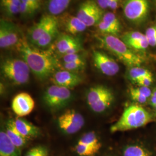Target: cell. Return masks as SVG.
I'll use <instances>...</instances> for the list:
<instances>
[{
	"label": "cell",
	"instance_id": "74e56055",
	"mask_svg": "<svg viewBox=\"0 0 156 156\" xmlns=\"http://www.w3.org/2000/svg\"><path fill=\"white\" fill-rule=\"evenodd\" d=\"M112 0H96V2L98 5L103 10L109 8L111 3Z\"/></svg>",
	"mask_w": 156,
	"mask_h": 156
},
{
	"label": "cell",
	"instance_id": "4316f807",
	"mask_svg": "<svg viewBox=\"0 0 156 156\" xmlns=\"http://www.w3.org/2000/svg\"><path fill=\"white\" fill-rule=\"evenodd\" d=\"M20 3L1 2V7L6 16L13 17L19 14Z\"/></svg>",
	"mask_w": 156,
	"mask_h": 156
},
{
	"label": "cell",
	"instance_id": "5bb4252c",
	"mask_svg": "<svg viewBox=\"0 0 156 156\" xmlns=\"http://www.w3.org/2000/svg\"><path fill=\"white\" fill-rule=\"evenodd\" d=\"M57 18V16L49 14L41 17L38 22L28 29L27 36L29 42L32 45H35Z\"/></svg>",
	"mask_w": 156,
	"mask_h": 156
},
{
	"label": "cell",
	"instance_id": "d6986e66",
	"mask_svg": "<svg viewBox=\"0 0 156 156\" xmlns=\"http://www.w3.org/2000/svg\"><path fill=\"white\" fill-rule=\"evenodd\" d=\"M59 27V20L57 18L56 20L50 25V27L46 31L37 44L34 46H35L39 49H44L49 46L58 36Z\"/></svg>",
	"mask_w": 156,
	"mask_h": 156
},
{
	"label": "cell",
	"instance_id": "7c38bea8",
	"mask_svg": "<svg viewBox=\"0 0 156 156\" xmlns=\"http://www.w3.org/2000/svg\"><path fill=\"white\" fill-rule=\"evenodd\" d=\"M55 48L57 52L62 56L80 53L83 46L81 41L68 34H61L55 40Z\"/></svg>",
	"mask_w": 156,
	"mask_h": 156
},
{
	"label": "cell",
	"instance_id": "484cf974",
	"mask_svg": "<svg viewBox=\"0 0 156 156\" xmlns=\"http://www.w3.org/2000/svg\"><path fill=\"white\" fill-rule=\"evenodd\" d=\"M101 20L106 23L113 28L117 34L120 33L122 30V25L120 20L116 15L112 12H107L105 13L102 17Z\"/></svg>",
	"mask_w": 156,
	"mask_h": 156
},
{
	"label": "cell",
	"instance_id": "9c48e42d",
	"mask_svg": "<svg viewBox=\"0 0 156 156\" xmlns=\"http://www.w3.org/2000/svg\"><path fill=\"white\" fill-rule=\"evenodd\" d=\"M59 128L64 133L74 134L79 131L84 125L83 116L73 109H69L60 115L57 120Z\"/></svg>",
	"mask_w": 156,
	"mask_h": 156
},
{
	"label": "cell",
	"instance_id": "9a60e30c",
	"mask_svg": "<svg viewBox=\"0 0 156 156\" xmlns=\"http://www.w3.org/2000/svg\"><path fill=\"white\" fill-rule=\"evenodd\" d=\"M51 81L55 85L69 89L80 84L82 78L77 73L63 69L54 73L51 76Z\"/></svg>",
	"mask_w": 156,
	"mask_h": 156
},
{
	"label": "cell",
	"instance_id": "d6a6232c",
	"mask_svg": "<svg viewBox=\"0 0 156 156\" xmlns=\"http://www.w3.org/2000/svg\"><path fill=\"white\" fill-rule=\"evenodd\" d=\"M84 60V58L83 56L80 53L66 55L62 57V62H79V61H82Z\"/></svg>",
	"mask_w": 156,
	"mask_h": 156
},
{
	"label": "cell",
	"instance_id": "277c9868",
	"mask_svg": "<svg viewBox=\"0 0 156 156\" xmlns=\"http://www.w3.org/2000/svg\"><path fill=\"white\" fill-rule=\"evenodd\" d=\"M30 69L23 59L6 58L1 64V72L12 83L22 85L29 80Z\"/></svg>",
	"mask_w": 156,
	"mask_h": 156
},
{
	"label": "cell",
	"instance_id": "30bf717a",
	"mask_svg": "<svg viewBox=\"0 0 156 156\" xmlns=\"http://www.w3.org/2000/svg\"><path fill=\"white\" fill-rule=\"evenodd\" d=\"M92 57L94 66L102 74L113 76L119 72L120 67L118 63L105 52L94 50Z\"/></svg>",
	"mask_w": 156,
	"mask_h": 156
},
{
	"label": "cell",
	"instance_id": "f35d334b",
	"mask_svg": "<svg viewBox=\"0 0 156 156\" xmlns=\"http://www.w3.org/2000/svg\"><path fill=\"white\" fill-rule=\"evenodd\" d=\"M151 104L153 107H154L156 105V89L153 91L152 94L150 98Z\"/></svg>",
	"mask_w": 156,
	"mask_h": 156
},
{
	"label": "cell",
	"instance_id": "2e32d148",
	"mask_svg": "<svg viewBox=\"0 0 156 156\" xmlns=\"http://www.w3.org/2000/svg\"><path fill=\"white\" fill-rule=\"evenodd\" d=\"M121 39L129 48L134 51L145 50L150 46L145 34L138 31H131L125 33L122 35Z\"/></svg>",
	"mask_w": 156,
	"mask_h": 156
},
{
	"label": "cell",
	"instance_id": "ac0fdd59",
	"mask_svg": "<svg viewBox=\"0 0 156 156\" xmlns=\"http://www.w3.org/2000/svg\"><path fill=\"white\" fill-rule=\"evenodd\" d=\"M12 122L17 130L27 140L36 138L40 134L39 128L26 119L17 117Z\"/></svg>",
	"mask_w": 156,
	"mask_h": 156
},
{
	"label": "cell",
	"instance_id": "f546056e",
	"mask_svg": "<svg viewBox=\"0 0 156 156\" xmlns=\"http://www.w3.org/2000/svg\"><path fill=\"white\" fill-rule=\"evenodd\" d=\"M49 151L48 148L43 145L35 146L27 152L25 156H48Z\"/></svg>",
	"mask_w": 156,
	"mask_h": 156
},
{
	"label": "cell",
	"instance_id": "cb8c5ba5",
	"mask_svg": "<svg viewBox=\"0 0 156 156\" xmlns=\"http://www.w3.org/2000/svg\"><path fill=\"white\" fill-rule=\"evenodd\" d=\"M151 73V71L146 68L140 66H135L128 67L126 73V76L129 81L136 83L140 79Z\"/></svg>",
	"mask_w": 156,
	"mask_h": 156
},
{
	"label": "cell",
	"instance_id": "1f68e13d",
	"mask_svg": "<svg viewBox=\"0 0 156 156\" xmlns=\"http://www.w3.org/2000/svg\"><path fill=\"white\" fill-rule=\"evenodd\" d=\"M129 91H131L134 93H138L139 94L142 95L148 98H151L152 92H153L149 87H144V86H138L135 87H132L129 89Z\"/></svg>",
	"mask_w": 156,
	"mask_h": 156
},
{
	"label": "cell",
	"instance_id": "8d00e7d4",
	"mask_svg": "<svg viewBox=\"0 0 156 156\" xmlns=\"http://www.w3.org/2000/svg\"><path fill=\"white\" fill-rule=\"evenodd\" d=\"M22 2L30 6L35 13L41 7V0H21Z\"/></svg>",
	"mask_w": 156,
	"mask_h": 156
},
{
	"label": "cell",
	"instance_id": "e575fe53",
	"mask_svg": "<svg viewBox=\"0 0 156 156\" xmlns=\"http://www.w3.org/2000/svg\"><path fill=\"white\" fill-rule=\"evenodd\" d=\"M153 74L151 73L150 75H146L140 79L138 80L136 84L138 86H144V87H149L152 84L153 82Z\"/></svg>",
	"mask_w": 156,
	"mask_h": 156
},
{
	"label": "cell",
	"instance_id": "6da1fadb",
	"mask_svg": "<svg viewBox=\"0 0 156 156\" xmlns=\"http://www.w3.org/2000/svg\"><path fill=\"white\" fill-rule=\"evenodd\" d=\"M17 50L31 71L41 80L51 76L60 66V62L51 50H41L22 37Z\"/></svg>",
	"mask_w": 156,
	"mask_h": 156
},
{
	"label": "cell",
	"instance_id": "8fae6325",
	"mask_svg": "<svg viewBox=\"0 0 156 156\" xmlns=\"http://www.w3.org/2000/svg\"><path fill=\"white\" fill-rule=\"evenodd\" d=\"M21 38L16 26L13 23L4 19L0 21V47L8 49L19 44Z\"/></svg>",
	"mask_w": 156,
	"mask_h": 156
},
{
	"label": "cell",
	"instance_id": "e0dca14e",
	"mask_svg": "<svg viewBox=\"0 0 156 156\" xmlns=\"http://www.w3.org/2000/svg\"><path fill=\"white\" fill-rule=\"evenodd\" d=\"M62 20L59 21L64 31L71 35H76L84 31L87 26L76 16L66 15L62 17Z\"/></svg>",
	"mask_w": 156,
	"mask_h": 156
},
{
	"label": "cell",
	"instance_id": "ba28073f",
	"mask_svg": "<svg viewBox=\"0 0 156 156\" xmlns=\"http://www.w3.org/2000/svg\"><path fill=\"white\" fill-rule=\"evenodd\" d=\"M104 13L96 2L93 0L84 1L78 8L76 16L87 26H96L100 22Z\"/></svg>",
	"mask_w": 156,
	"mask_h": 156
},
{
	"label": "cell",
	"instance_id": "ab89813d",
	"mask_svg": "<svg viewBox=\"0 0 156 156\" xmlns=\"http://www.w3.org/2000/svg\"><path fill=\"white\" fill-rule=\"evenodd\" d=\"M153 1H154V2H155V4H156V0H153Z\"/></svg>",
	"mask_w": 156,
	"mask_h": 156
},
{
	"label": "cell",
	"instance_id": "d590c367",
	"mask_svg": "<svg viewBox=\"0 0 156 156\" xmlns=\"http://www.w3.org/2000/svg\"><path fill=\"white\" fill-rule=\"evenodd\" d=\"M129 94L130 95V97L133 100L140 104H144L145 103H146L149 99L145 96L134 93L131 91H129Z\"/></svg>",
	"mask_w": 156,
	"mask_h": 156
},
{
	"label": "cell",
	"instance_id": "4fadbf2b",
	"mask_svg": "<svg viewBox=\"0 0 156 156\" xmlns=\"http://www.w3.org/2000/svg\"><path fill=\"white\" fill-rule=\"evenodd\" d=\"M12 109L19 117L26 116L33 111L35 102L30 95L22 92L17 94L12 101Z\"/></svg>",
	"mask_w": 156,
	"mask_h": 156
},
{
	"label": "cell",
	"instance_id": "44dd1931",
	"mask_svg": "<svg viewBox=\"0 0 156 156\" xmlns=\"http://www.w3.org/2000/svg\"><path fill=\"white\" fill-rule=\"evenodd\" d=\"M5 132L12 142L20 149L26 145L28 140L23 136L15 127L12 120H9L6 126Z\"/></svg>",
	"mask_w": 156,
	"mask_h": 156
},
{
	"label": "cell",
	"instance_id": "3957f363",
	"mask_svg": "<svg viewBox=\"0 0 156 156\" xmlns=\"http://www.w3.org/2000/svg\"><path fill=\"white\" fill-rule=\"evenodd\" d=\"M153 120V116L145 108L137 104L127 106L121 117L112 125L110 131L112 133L126 131L144 127Z\"/></svg>",
	"mask_w": 156,
	"mask_h": 156
},
{
	"label": "cell",
	"instance_id": "f1b7e54d",
	"mask_svg": "<svg viewBox=\"0 0 156 156\" xmlns=\"http://www.w3.org/2000/svg\"><path fill=\"white\" fill-rule=\"evenodd\" d=\"M75 150L79 156H95L99 151L87 146L77 144Z\"/></svg>",
	"mask_w": 156,
	"mask_h": 156
},
{
	"label": "cell",
	"instance_id": "60d3db41",
	"mask_svg": "<svg viewBox=\"0 0 156 156\" xmlns=\"http://www.w3.org/2000/svg\"><path fill=\"white\" fill-rule=\"evenodd\" d=\"M154 109H156V106H154Z\"/></svg>",
	"mask_w": 156,
	"mask_h": 156
},
{
	"label": "cell",
	"instance_id": "7a4b0ae2",
	"mask_svg": "<svg viewBox=\"0 0 156 156\" xmlns=\"http://www.w3.org/2000/svg\"><path fill=\"white\" fill-rule=\"evenodd\" d=\"M101 46L109 51L127 67L140 66L144 62V58L129 48L121 38L111 35L97 36Z\"/></svg>",
	"mask_w": 156,
	"mask_h": 156
},
{
	"label": "cell",
	"instance_id": "52a82bcc",
	"mask_svg": "<svg viewBox=\"0 0 156 156\" xmlns=\"http://www.w3.org/2000/svg\"><path fill=\"white\" fill-rule=\"evenodd\" d=\"M72 98L69 89L55 84L48 87L43 96L45 105L52 109H59L66 106Z\"/></svg>",
	"mask_w": 156,
	"mask_h": 156
},
{
	"label": "cell",
	"instance_id": "603a6c76",
	"mask_svg": "<svg viewBox=\"0 0 156 156\" xmlns=\"http://www.w3.org/2000/svg\"><path fill=\"white\" fill-rule=\"evenodd\" d=\"M77 144L89 146L98 151H100L102 147L100 140L94 131H90L84 134L79 140Z\"/></svg>",
	"mask_w": 156,
	"mask_h": 156
},
{
	"label": "cell",
	"instance_id": "ffe728a7",
	"mask_svg": "<svg viewBox=\"0 0 156 156\" xmlns=\"http://www.w3.org/2000/svg\"><path fill=\"white\" fill-rule=\"evenodd\" d=\"M21 151L8 138L5 131H0V156H20Z\"/></svg>",
	"mask_w": 156,
	"mask_h": 156
},
{
	"label": "cell",
	"instance_id": "4dcf8cb0",
	"mask_svg": "<svg viewBox=\"0 0 156 156\" xmlns=\"http://www.w3.org/2000/svg\"><path fill=\"white\" fill-rule=\"evenodd\" d=\"M144 34L149 46L156 47V24L147 28Z\"/></svg>",
	"mask_w": 156,
	"mask_h": 156
},
{
	"label": "cell",
	"instance_id": "d4e9b609",
	"mask_svg": "<svg viewBox=\"0 0 156 156\" xmlns=\"http://www.w3.org/2000/svg\"><path fill=\"white\" fill-rule=\"evenodd\" d=\"M123 156H151L149 151L139 145L127 146L123 151Z\"/></svg>",
	"mask_w": 156,
	"mask_h": 156
},
{
	"label": "cell",
	"instance_id": "836d02e7",
	"mask_svg": "<svg viewBox=\"0 0 156 156\" xmlns=\"http://www.w3.org/2000/svg\"><path fill=\"white\" fill-rule=\"evenodd\" d=\"M35 13L32 8L26 4L25 3L22 2L21 1V3L20 4L19 8V14L24 17H27L31 16L33 15Z\"/></svg>",
	"mask_w": 156,
	"mask_h": 156
},
{
	"label": "cell",
	"instance_id": "8992f818",
	"mask_svg": "<svg viewBox=\"0 0 156 156\" xmlns=\"http://www.w3.org/2000/svg\"><path fill=\"white\" fill-rule=\"evenodd\" d=\"M149 0H124L123 3L124 16L129 22L140 24L147 19L149 14Z\"/></svg>",
	"mask_w": 156,
	"mask_h": 156
},
{
	"label": "cell",
	"instance_id": "5b68a950",
	"mask_svg": "<svg viewBox=\"0 0 156 156\" xmlns=\"http://www.w3.org/2000/svg\"><path fill=\"white\" fill-rule=\"evenodd\" d=\"M114 100L113 91L103 85L90 87L86 94L87 105L93 111L98 113L106 111L112 105Z\"/></svg>",
	"mask_w": 156,
	"mask_h": 156
},
{
	"label": "cell",
	"instance_id": "7402d4cb",
	"mask_svg": "<svg viewBox=\"0 0 156 156\" xmlns=\"http://www.w3.org/2000/svg\"><path fill=\"white\" fill-rule=\"evenodd\" d=\"M71 1L72 0H48L47 10L49 15L57 16L67 10Z\"/></svg>",
	"mask_w": 156,
	"mask_h": 156
},
{
	"label": "cell",
	"instance_id": "83f0119b",
	"mask_svg": "<svg viewBox=\"0 0 156 156\" xmlns=\"http://www.w3.org/2000/svg\"><path fill=\"white\" fill-rule=\"evenodd\" d=\"M62 66L64 69L76 73L84 69L86 66V61L84 60L79 62H62Z\"/></svg>",
	"mask_w": 156,
	"mask_h": 156
}]
</instances>
